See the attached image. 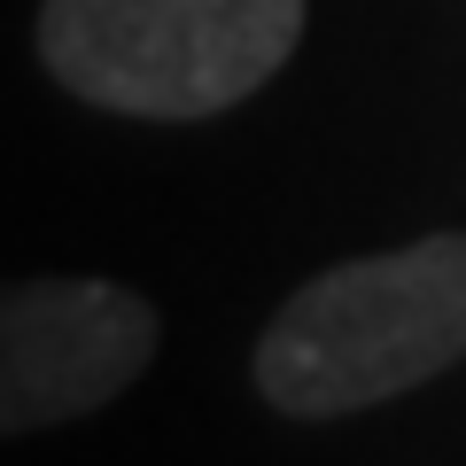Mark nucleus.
Here are the masks:
<instances>
[{"label": "nucleus", "mask_w": 466, "mask_h": 466, "mask_svg": "<svg viewBox=\"0 0 466 466\" xmlns=\"http://www.w3.org/2000/svg\"><path fill=\"white\" fill-rule=\"evenodd\" d=\"M466 358V233L350 257L303 280L257 334V397L288 420H342L428 389Z\"/></svg>", "instance_id": "1"}, {"label": "nucleus", "mask_w": 466, "mask_h": 466, "mask_svg": "<svg viewBox=\"0 0 466 466\" xmlns=\"http://www.w3.org/2000/svg\"><path fill=\"white\" fill-rule=\"evenodd\" d=\"M303 39V0H47L39 63L116 116H218Z\"/></svg>", "instance_id": "2"}, {"label": "nucleus", "mask_w": 466, "mask_h": 466, "mask_svg": "<svg viewBox=\"0 0 466 466\" xmlns=\"http://www.w3.org/2000/svg\"><path fill=\"white\" fill-rule=\"evenodd\" d=\"M148 296L116 280H24L0 303V428L47 435L63 420L101 412L156 358Z\"/></svg>", "instance_id": "3"}]
</instances>
